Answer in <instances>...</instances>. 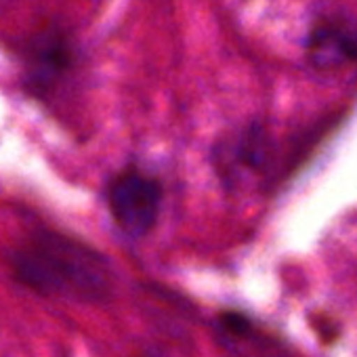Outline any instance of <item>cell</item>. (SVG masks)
<instances>
[{"label":"cell","instance_id":"5","mask_svg":"<svg viewBox=\"0 0 357 357\" xmlns=\"http://www.w3.org/2000/svg\"><path fill=\"white\" fill-rule=\"evenodd\" d=\"M305 53L319 72H336L357 63V26L347 17L317 20L307 34Z\"/></svg>","mask_w":357,"mask_h":357},{"label":"cell","instance_id":"2","mask_svg":"<svg viewBox=\"0 0 357 357\" xmlns=\"http://www.w3.org/2000/svg\"><path fill=\"white\" fill-rule=\"evenodd\" d=\"M105 200L116 225L130 238H143L158 221L162 188L139 170H124L109 181Z\"/></svg>","mask_w":357,"mask_h":357},{"label":"cell","instance_id":"3","mask_svg":"<svg viewBox=\"0 0 357 357\" xmlns=\"http://www.w3.org/2000/svg\"><path fill=\"white\" fill-rule=\"evenodd\" d=\"M76 49L59 28H47L30 38L24 51L26 84L36 95H51L74 70Z\"/></svg>","mask_w":357,"mask_h":357},{"label":"cell","instance_id":"1","mask_svg":"<svg viewBox=\"0 0 357 357\" xmlns=\"http://www.w3.org/2000/svg\"><path fill=\"white\" fill-rule=\"evenodd\" d=\"M15 278L30 290L78 303H101L112 294V267L101 252L59 231L38 229L13 255Z\"/></svg>","mask_w":357,"mask_h":357},{"label":"cell","instance_id":"4","mask_svg":"<svg viewBox=\"0 0 357 357\" xmlns=\"http://www.w3.org/2000/svg\"><path fill=\"white\" fill-rule=\"evenodd\" d=\"M215 158L225 183L234 185L248 174H259L269 168L273 158V143L261 124H250L221 141Z\"/></svg>","mask_w":357,"mask_h":357}]
</instances>
